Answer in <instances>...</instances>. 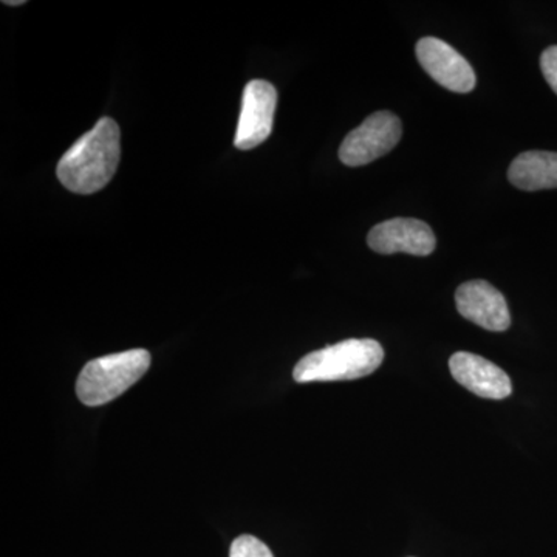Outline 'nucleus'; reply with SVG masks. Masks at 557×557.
<instances>
[{
    "mask_svg": "<svg viewBox=\"0 0 557 557\" xmlns=\"http://www.w3.org/2000/svg\"><path fill=\"white\" fill-rule=\"evenodd\" d=\"M121 132L112 119H101L62 156L58 178L70 193L90 196L109 185L119 170Z\"/></svg>",
    "mask_w": 557,
    "mask_h": 557,
    "instance_id": "f257e3e1",
    "label": "nucleus"
},
{
    "mask_svg": "<svg viewBox=\"0 0 557 557\" xmlns=\"http://www.w3.org/2000/svg\"><path fill=\"white\" fill-rule=\"evenodd\" d=\"M384 350L375 339H346L306 355L295 370L296 383L364 379L380 368Z\"/></svg>",
    "mask_w": 557,
    "mask_h": 557,
    "instance_id": "f03ea898",
    "label": "nucleus"
},
{
    "mask_svg": "<svg viewBox=\"0 0 557 557\" xmlns=\"http://www.w3.org/2000/svg\"><path fill=\"white\" fill-rule=\"evenodd\" d=\"M150 366V354L145 348H132L121 354L91 359L81 370L76 381V395L83 405H108L123 395Z\"/></svg>",
    "mask_w": 557,
    "mask_h": 557,
    "instance_id": "7ed1b4c3",
    "label": "nucleus"
},
{
    "mask_svg": "<svg viewBox=\"0 0 557 557\" xmlns=\"http://www.w3.org/2000/svg\"><path fill=\"white\" fill-rule=\"evenodd\" d=\"M401 121L395 113L376 112L344 138L339 160L346 166L358 168L386 156L401 139Z\"/></svg>",
    "mask_w": 557,
    "mask_h": 557,
    "instance_id": "20e7f679",
    "label": "nucleus"
},
{
    "mask_svg": "<svg viewBox=\"0 0 557 557\" xmlns=\"http://www.w3.org/2000/svg\"><path fill=\"white\" fill-rule=\"evenodd\" d=\"M277 91L269 81H249L242 98L239 124L234 146L240 150L258 148L273 131Z\"/></svg>",
    "mask_w": 557,
    "mask_h": 557,
    "instance_id": "39448f33",
    "label": "nucleus"
},
{
    "mask_svg": "<svg viewBox=\"0 0 557 557\" xmlns=\"http://www.w3.org/2000/svg\"><path fill=\"white\" fill-rule=\"evenodd\" d=\"M417 60L435 83L457 94L474 90L475 73L456 49L437 38L418 40Z\"/></svg>",
    "mask_w": 557,
    "mask_h": 557,
    "instance_id": "423d86ee",
    "label": "nucleus"
},
{
    "mask_svg": "<svg viewBox=\"0 0 557 557\" xmlns=\"http://www.w3.org/2000/svg\"><path fill=\"white\" fill-rule=\"evenodd\" d=\"M368 244L380 255L408 252L412 256H429L434 252L437 239L431 226L421 220L392 219L370 230Z\"/></svg>",
    "mask_w": 557,
    "mask_h": 557,
    "instance_id": "0eeeda50",
    "label": "nucleus"
},
{
    "mask_svg": "<svg viewBox=\"0 0 557 557\" xmlns=\"http://www.w3.org/2000/svg\"><path fill=\"white\" fill-rule=\"evenodd\" d=\"M458 313L490 332H505L511 325V314L504 295L486 281H469L457 288Z\"/></svg>",
    "mask_w": 557,
    "mask_h": 557,
    "instance_id": "6e6552de",
    "label": "nucleus"
},
{
    "mask_svg": "<svg viewBox=\"0 0 557 557\" xmlns=\"http://www.w3.org/2000/svg\"><path fill=\"white\" fill-rule=\"evenodd\" d=\"M450 375L482 398L504 399L512 392L511 380L498 366L479 355L457 351L449 359Z\"/></svg>",
    "mask_w": 557,
    "mask_h": 557,
    "instance_id": "1a4fd4ad",
    "label": "nucleus"
},
{
    "mask_svg": "<svg viewBox=\"0 0 557 557\" xmlns=\"http://www.w3.org/2000/svg\"><path fill=\"white\" fill-rule=\"evenodd\" d=\"M508 180L522 190L557 188V153L545 150L520 153L509 166Z\"/></svg>",
    "mask_w": 557,
    "mask_h": 557,
    "instance_id": "9d476101",
    "label": "nucleus"
},
{
    "mask_svg": "<svg viewBox=\"0 0 557 557\" xmlns=\"http://www.w3.org/2000/svg\"><path fill=\"white\" fill-rule=\"evenodd\" d=\"M230 557H274L271 549L258 537L244 534L233 542Z\"/></svg>",
    "mask_w": 557,
    "mask_h": 557,
    "instance_id": "9b49d317",
    "label": "nucleus"
},
{
    "mask_svg": "<svg viewBox=\"0 0 557 557\" xmlns=\"http://www.w3.org/2000/svg\"><path fill=\"white\" fill-rule=\"evenodd\" d=\"M541 69L549 87H552L557 95V46L548 47V49L542 53Z\"/></svg>",
    "mask_w": 557,
    "mask_h": 557,
    "instance_id": "f8f14e48",
    "label": "nucleus"
},
{
    "mask_svg": "<svg viewBox=\"0 0 557 557\" xmlns=\"http://www.w3.org/2000/svg\"><path fill=\"white\" fill-rule=\"evenodd\" d=\"M3 3L9 7H17V5H24V0H14V2H11V0H3Z\"/></svg>",
    "mask_w": 557,
    "mask_h": 557,
    "instance_id": "ddd939ff",
    "label": "nucleus"
}]
</instances>
